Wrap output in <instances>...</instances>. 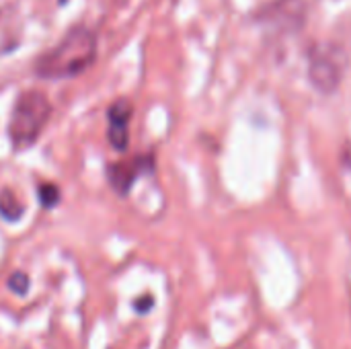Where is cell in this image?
<instances>
[{
	"label": "cell",
	"mask_w": 351,
	"mask_h": 349,
	"mask_svg": "<svg viewBox=\"0 0 351 349\" xmlns=\"http://www.w3.org/2000/svg\"><path fill=\"white\" fill-rule=\"evenodd\" d=\"M97 58V37L90 29L76 25L62 41L41 53L35 62V74L43 80L74 78L88 70Z\"/></svg>",
	"instance_id": "6da1fadb"
},
{
	"label": "cell",
	"mask_w": 351,
	"mask_h": 349,
	"mask_svg": "<svg viewBox=\"0 0 351 349\" xmlns=\"http://www.w3.org/2000/svg\"><path fill=\"white\" fill-rule=\"evenodd\" d=\"M51 117V103L41 91H23L10 111L8 119V140L14 152H25L31 148Z\"/></svg>",
	"instance_id": "7a4b0ae2"
},
{
	"label": "cell",
	"mask_w": 351,
	"mask_h": 349,
	"mask_svg": "<svg viewBox=\"0 0 351 349\" xmlns=\"http://www.w3.org/2000/svg\"><path fill=\"white\" fill-rule=\"evenodd\" d=\"M152 169H154V156L152 154H134L130 158L115 160V163L107 165V181H109V187L117 195L125 197L132 191L134 183L140 177L152 173Z\"/></svg>",
	"instance_id": "3957f363"
},
{
	"label": "cell",
	"mask_w": 351,
	"mask_h": 349,
	"mask_svg": "<svg viewBox=\"0 0 351 349\" xmlns=\"http://www.w3.org/2000/svg\"><path fill=\"white\" fill-rule=\"evenodd\" d=\"M132 115H134V105L128 99H117L107 109V121H109L107 138H109V144L119 152H125L130 146Z\"/></svg>",
	"instance_id": "277c9868"
},
{
	"label": "cell",
	"mask_w": 351,
	"mask_h": 349,
	"mask_svg": "<svg viewBox=\"0 0 351 349\" xmlns=\"http://www.w3.org/2000/svg\"><path fill=\"white\" fill-rule=\"evenodd\" d=\"M341 64L323 51L311 62V80L321 93H333L341 82Z\"/></svg>",
	"instance_id": "5b68a950"
},
{
	"label": "cell",
	"mask_w": 351,
	"mask_h": 349,
	"mask_svg": "<svg viewBox=\"0 0 351 349\" xmlns=\"http://www.w3.org/2000/svg\"><path fill=\"white\" fill-rule=\"evenodd\" d=\"M25 214V204L8 189H0V216L6 220V222H16L21 220Z\"/></svg>",
	"instance_id": "8992f818"
},
{
	"label": "cell",
	"mask_w": 351,
	"mask_h": 349,
	"mask_svg": "<svg viewBox=\"0 0 351 349\" xmlns=\"http://www.w3.org/2000/svg\"><path fill=\"white\" fill-rule=\"evenodd\" d=\"M37 195H39V202L45 210H51L60 204L62 200V191L56 183H41L37 187Z\"/></svg>",
	"instance_id": "52a82bcc"
},
{
	"label": "cell",
	"mask_w": 351,
	"mask_h": 349,
	"mask_svg": "<svg viewBox=\"0 0 351 349\" xmlns=\"http://www.w3.org/2000/svg\"><path fill=\"white\" fill-rule=\"evenodd\" d=\"M6 286H8V290H10L12 294L25 296V294L29 292V288H31V280H29V276H27L25 272H14V274H10Z\"/></svg>",
	"instance_id": "ba28073f"
}]
</instances>
